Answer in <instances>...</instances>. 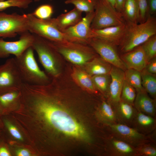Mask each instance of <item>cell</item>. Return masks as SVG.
<instances>
[{
	"instance_id": "6da1fadb",
	"label": "cell",
	"mask_w": 156,
	"mask_h": 156,
	"mask_svg": "<svg viewBox=\"0 0 156 156\" xmlns=\"http://www.w3.org/2000/svg\"><path fill=\"white\" fill-rule=\"evenodd\" d=\"M29 93L33 96L35 105L53 127L71 136L82 138L88 137L82 126L60 107L54 99L47 95L43 86H33Z\"/></svg>"
},
{
	"instance_id": "7a4b0ae2",
	"label": "cell",
	"mask_w": 156,
	"mask_h": 156,
	"mask_svg": "<svg viewBox=\"0 0 156 156\" xmlns=\"http://www.w3.org/2000/svg\"><path fill=\"white\" fill-rule=\"evenodd\" d=\"M139 23L126 22L125 30L118 46L121 53L129 52L142 45L156 34V18L155 16L149 14L144 22Z\"/></svg>"
},
{
	"instance_id": "3957f363",
	"label": "cell",
	"mask_w": 156,
	"mask_h": 156,
	"mask_svg": "<svg viewBox=\"0 0 156 156\" xmlns=\"http://www.w3.org/2000/svg\"><path fill=\"white\" fill-rule=\"evenodd\" d=\"M32 47L20 56L14 58L23 83L33 85L47 84L51 81L49 76L40 68L35 59Z\"/></svg>"
},
{
	"instance_id": "277c9868",
	"label": "cell",
	"mask_w": 156,
	"mask_h": 156,
	"mask_svg": "<svg viewBox=\"0 0 156 156\" xmlns=\"http://www.w3.org/2000/svg\"><path fill=\"white\" fill-rule=\"evenodd\" d=\"M34 35V38L31 47L36 52L39 60L47 75L52 79L59 76L58 59L61 55L51 41Z\"/></svg>"
},
{
	"instance_id": "5b68a950",
	"label": "cell",
	"mask_w": 156,
	"mask_h": 156,
	"mask_svg": "<svg viewBox=\"0 0 156 156\" xmlns=\"http://www.w3.org/2000/svg\"><path fill=\"white\" fill-rule=\"evenodd\" d=\"M51 42L61 56L76 65L84 66L97 55V53L90 46L87 45L88 44L67 40Z\"/></svg>"
},
{
	"instance_id": "8992f818",
	"label": "cell",
	"mask_w": 156,
	"mask_h": 156,
	"mask_svg": "<svg viewBox=\"0 0 156 156\" xmlns=\"http://www.w3.org/2000/svg\"><path fill=\"white\" fill-rule=\"evenodd\" d=\"M91 25L92 29H98L126 23L122 13L106 0H98Z\"/></svg>"
},
{
	"instance_id": "52a82bcc",
	"label": "cell",
	"mask_w": 156,
	"mask_h": 156,
	"mask_svg": "<svg viewBox=\"0 0 156 156\" xmlns=\"http://www.w3.org/2000/svg\"><path fill=\"white\" fill-rule=\"evenodd\" d=\"M28 21L27 14L0 12V37L13 38L28 31Z\"/></svg>"
},
{
	"instance_id": "ba28073f",
	"label": "cell",
	"mask_w": 156,
	"mask_h": 156,
	"mask_svg": "<svg viewBox=\"0 0 156 156\" xmlns=\"http://www.w3.org/2000/svg\"><path fill=\"white\" fill-rule=\"evenodd\" d=\"M28 31L52 42L66 40L63 33L50 20L39 19L32 13L27 14Z\"/></svg>"
},
{
	"instance_id": "9c48e42d",
	"label": "cell",
	"mask_w": 156,
	"mask_h": 156,
	"mask_svg": "<svg viewBox=\"0 0 156 156\" xmlns=\"http://www.w3.org/2000/svg\"><path fill=\"white\" fill-rule=\"evenodd\" d=\"M23 83L14 58L8 59L0 65V94L20 90Z\"/></svg>"
},
{
	"instance_id": "30bf717a",
	"label": "cell",
	"mask_w": 156,
	"mask_h": 156,
	"mask_svg": "<svg viewBox=\"0 0 156 156\" xmlns=\"http://www.w3.org/2000/svg\"><path fill=\"white\" fill-rule=\"evenodd\" d=\"M94 12L86 13L85 17L75 25L63 31L66 40L88 44L90 39L94 37L91 25Z\"/></svg>"
},
{
	"instance_id": "8fae6325",
	"label": "cell",
	"mask_w": 156,
	"mask_h": 156,
	"mask_svg": "<svg viewBox=\"0 0 156 156\" xmlns=\"http://www.w3.org/2000/svg\"><path fill=\"white\" fill-rule=\"evenodd\" d=\"M88 45L100 57L113 66L124 71L127 69L120 57L117 46L106 40L96 37L92 38Z\"/></svg>"
},
{
	"instance_id": "7c38bea8",
	"label": "cell",
	"mask_w": 156,
	"mask_h": 156,
	"mask_svg": "<svg viewBox=\"0 0 156 156\" xmlns=\"http://www.w3.org/2000/svg\"><path fill=\"white\" fill-rule=\"evenodd\" d=\"M34 38V34L27 31L21 34L19 39L15 41H7L0 38V58L10 55L18 57L28 48L31 47Z\"/></svg>"
},
{
	"instance_id": "4fadbf2b",
	"label": "cell",
	"mask_w": 156,
	"mask_h": 156,
	"mask_svg": "<svg viewBox=\"0 0 156 156\" xmlns=\"http://www.w3.org/2000/svg\"><path fill=\"white\" fill-rule=\"evenodd\" d=\"M109 125L115 138L135 148L148 142L145 135L140 133L133 127L122 123Z\"/></svg>"
},
{
	"instance_id": "5bb4252c",
	"label": "cell",
	"mask_w": 156,
	"mask_h": 156,
	"mask_svg": "<svg viewBox=\"0 0 156 156\" xmlns=\"http://www.w3.org/2000/svg\"><path fill=\"white\" fill-rule=\"evenodd\" d=\"M120 57L127 69H131L141 72L145 67L148 62L142 45L123 53Z\"/></svg>"
},
{
	"instance_id": "9a60e30c",
	"label": "cell",
	"mask_w": 156,
	"mask_h": 156,
	"mask_svg": "<svg viewBox=\"0 0 156 156\" xmlns=\"http://www.w3.org/2000/svg\"><path fill=\"white\" fill-rule=\"evenodd\" d=\"M110 75L111 81L107 96L110 103L114 106L121 100V93L125 79L124 71L112 66Z\"/></svg>"
},
{
	"instance_id": "2e32d148",
	"label": "cell",
	"mask_w": 156,
	"mask_h": 156,
	"mask_svg": "<svg viewBox=\"0 0 156 156\" xmlns=\"http://www.w3.org/2000/svg\"><path fill=\"white\" fill-rule=\"evenodd\" d=\"M126 28V23L98 29H92L94 37L99 38L118 46L123 37Z\"/></svg>"
},
{
	"instance_id": "e0dca14e",
	"label": "cell",
	"mask_w": 156,
	"mask_h": 156,
	"mask_svg": "<svg viewBox=\"0 0 156 156\" xmlns=\"http://www.w3.org/2000/svg\"><path fill=\"white\" fill-rule=\"evenodd\" d=\"M82 12L75 8L68 12L62 14L50 20L60 31L66 29L77 24L82 19Z\"/></svg>"
},
{
	"instance_id": "ac0fdd59",
	"label": "cell",
	"mask_w": 156,
	"mask_h": 156,
	"mask_svg": "<svg viewBox=\"0 0 156 156\" xmlns=\"http://www.w3.org/2000/svg\"><path fill=\"white\" fill-rule=\"evenodd\" d=\"M133 105L139 112L153 117L156 113V101L145 90L136 92Z\"/></svg>"
},
{
	"instance_id": "d6986e66",
	"label": "cell",
	"mask_w": 156,
	"mask_h": 156,
	"mask_svg": "<svg viewBox=\"0 0 156 156\" xmlns=\"http://www.w3.org/2000/svg\"><path fill=\"white\" fill-rule=\"evenodd\" d=\"M113 106L117 119L122 124L129 126L132 125L137 112L134 105L120 100Z\"/></svg>"
},
{
	"instance_id": "ffe728a7",
	"label": "cell",
	"mask_w": 156,
	"mask_h": 156,
	"mask_svg": "<svg viewBox=\"0 0 156 156\" xmlns=\"http://www.w3.org/2000/svg\"><path fill=\"white\" fill-rule=\"evenodd\" d=\"M85 71L91 76L110 74L112 65L98 55L84 65Z\"/></svg>"
},
{
	"instance_id": "44dd1931",
	"label": "cell",
	"mask_w": 156,
	"mask_h": 156,
	"mask_svg": "<svg viewBox=\"0 0 156 156\" xmlns=\"http://www.w3.org/2000/svg\"><path fill=\"white\" fill-rule=\"evenodd\" d=\"M108 148L111 155L130 156L136 153L135 147L116 138H110Z\"/></svg>"
},
{
	"instance_id": "7402d4cb",
	"label": "cell",
	"mask_w": 156,
	"mask_h": 156,
	"mask_svg": "<svg viewBox=\"0 0 156 156\" xmlns=\"http://www.w3.org/2000/svg\"><path fill=\"white\" fill-rule=\"evenodd\" d=\"M155 123L153 117L137 111L132 125L140 133L145 135L155 129Z\"/></svg>"
},
{
	"instance_id": "603a6c76",
	"label": "cell",
	"mask_w": 156,
	"mask_h": 156,
	"mask_svg": "<svg viewBox=\"0 0 156 156\" xmlns=\"http://www.w3.org/2000/svg\"><path fill=\"white\" fill-rule=\"evenodd\" d=\"M72 76L74 80L82 87L92 92L95 91L96 89L93 82L92 76L85 70L74 68Z\"/></svg>"
},
{
	"instance_id": "cb8c5ba5",
	"label": "cell",
	"mask_w": 156,
	"mask_h": 156,
	"mask_svg": "<svg viewBox=\"0 0 156 156\" xmlns=\"http://www.w3.org/2000/svg\"><path fill=\"white\" fill-rule=\"evenodd\" d=\"M122 14L126 22L139 23L138 9L136 0H127Z\"/></svg>"
},
{
	"instance_id": "d4e9b609",
	"label": "cell",
	"mask_w": 156,
	"mask_h": 156,
	"mask_svg": "<svg viewBox=\"0 0 156 156\" xmlns=\"http://www.w3.org/2000/svg\"><path fill=\"white\" fill-rule=\"evenodd\" d=\"M141 72L142 86L151 98L156 99V74L150 73L144 69Z\"/></svg>"
},
{
	"instance_id": "484cf974",
	"label": "cell",
	"mask_w": 156,
	"mask_h": 156,
	"mask_svg": "<svg viewBox=\"0 0 156 156\" xmlns=\"http://www.w3.org/2000/svg\"><path fill=\"white\" fill-rule=\"evenodd\" d=\"M125 79L135 90L136 92L145 90L142 83L140 72L131 69L124 71Z\"/></svg>"
},
{
	"instance_id": "4316f807",
	"label": "cell",
	"mask_w": 156,
	"mask_h": 156,
	"mask_svg": "<svg viewBox=\"0 0 156 156\" xmlns=\"http://www.w3.org/2000/svg\"><path fill=\"white\" fill-rule=\"evenodd\" d=\"M21 94V90L9 91L0 94V110H4L18 100Z\"/></svg>"
},
{
	"instance_id": "83f0119b",
	"label": "cell",
	"mask_w": 156,
	"mask_h": 156,
	"mask_svg": "<svg viewBox=\"0 0 156 156\" xmlns=\"http://www.w3.org/2000/svg\"><path fill=\"white\" fill-rule=\"evenodd\" d=\"M98 0H65L66 4H72L82 12H94Z\"/></svg>"
},
{
	"instance_id": "f1b7e54d",
	"label": "cell",
	"mask_w": 156,
	"mask_h": 156,
	"mask_svg": "<svg viewBox=\"0 0 156 156\" xmlns=\"http://www.w3.org/2000/svg\"><path fill=\"white\" fill-rule=\"evenodd\" d=\"M92 78L96 89L107 96L111 81L110 74L95 75L92 76Z\"/></svg>"
},
{
	"instance_id": "f546056e",
	"label": "cell",
	"mask_w": 156,
	"mask_h": 156,
	"mask_svg": "<svg viewBox=\"0 0 156 156\" xmlns=\"http://www.w3.org/2000/svg\"><path fill=\"white\" fill-rule=\"evenodd\" d=\"M99 113L102 118L109 125L116 123L117 119L111 105L105 101L102 103L100 106Z\"/></svg>"
},
{
	"instance_id": "4dcf8cb0",
	"label": "cell",
	"mask_w": 156,
	"mask_h": 156,
	"mask_svg": "<svg viewBox=\"0 0 156 156\" xmlns=\"http://www.w3.org/2000/svg\"><path fill=\"white\" fill-rule=\"evenodd\" d=\"M136 95L135 89L125 79L121 93V100L133 105Z\"/></svg>"
},
{
	"instance_id": "1f68e13d",
	"label": "cell",
	"mask_w": 156,
	"mask_h": 156,
	"mask_svg": "<svg viewBox=\"0 0 156 156\" xmlns=\"http://www.w3.org/2000/svg\"><path fill=\"white\" fill-rule=\"evenodd\" d=\"M142 45L148 62L156 57V34L151 37Z\"/></svg>"
},
{
	"instance_id": "d6a6232c",
	"label": "cell",
	"mask_w": 156,
	"mask_h": 156,
	"mask_svg": "<svg viewBox=\"0 0 156 156\" xmlns=\"http://www.w3.org/2000/svg\"><path fill=\"white\" fill-rule=\"evenodd\" d=\"M32 1L33 0H7L0 1V11L11 7L26 9Z\"/></svg>"
},
{
	"instance_id": "836d02e7",
	"label": "cell",
	"mask_w": 156,
	"mask_h": 156,
	"mask_svg": "<svg viewBox=\"0 0 156 156\" xmlns=\"http://www.w3.org/2000/svg\"><path fill=\"white\" fill-rule=\"evenodd\" d=\"M53 12L52 6L49 4H45L38 6L32 13L39 19L46 20L51 18Z\"/></svg>"
},
{
	"instance_id": "e575fe53",
	"label": "cell",
	"mask_w": 156,
	"mask_h": 156,
	"mask_svg": "<svg viewBox=\"0 0 156 156\" xmlns=\"http://www.w3.org/2000/svg\"><path fill=\"white\" fill-rule=\"evenodd\" d=\"M142 144L135 147V155L144 156H156V149L152 145L146 144Z\"/></svg>"
},
{
	"instance_id": "d590c367",
	"label": "cell",
	"mask_w": 156,
	"mask_h": 156,
	"mask_svg": "<svg viewBox=\"0 0 156 156\" xmlns=\"http://www.w3.org/2000/svg\"><path fill=\"white\" fill-rule=\"evenodd\" d=\"M138 9L139 23H142L146 20L148 13L147 0H136Z\"/></svg>"
},
{
	"instance_id": "8d00e7d4",
	"label": "cell",
	"mask_w": 156,
	"mask_h": 156,
	"mask_svg": "<svg viewBox=\"0 0 156 156\" xmlns=\"http://www.w3.org/2000/svg\"><path fill=\"white\" fill-rule=\"evenodd\" d=\"M4 122L5 127L11 135L17 139L22 140V136L17 129L13 126L5 119H4Z\"/></svg>"
},
{
	"instance_id": "74e56055",
	"label": "cell",
	"mask_w": 156,
	"mask_h": 156,
	"mask_svg": "<svg viewBox=\"0 0 156 156\" xmlns=\"http://www.w3.org/2000/svg\"><path fill=\"white\" fill-rule=\"evenodd\" d=\"M145 69L148 72L153 74H156V57H154L146 64Z\"/></svg>"
},
{
	"instance_id": "f35d334b",
	"label": "cell",
	"mask_w": 156,
	"mask_h": 156,
	"mask_svg": "<svg viewBox=\"0 0 156 156\" xmlns=\"http://www.w3.org/2000/svg\"><path fill=\"white\" fill-rule=\"evenodd\" d=\"M149 14L152 15L156 12V0H147Z\"/></svg>"
},
{
	"instance_id": "ab89813d",
	"label": "cell",
	"mask_w": 156,
	"mask_h": 156,
	"mask_svg": "<svg viewBox=\"0 0 156 156\" xmlns=\"http://www.w3.org/2000/svg\"><path fill=\"white\" fill-rule=\"evenodd\" d=\"M127 0H116L115 8L118 12L122 13Z\"/></svg>"
},
{
	"instance_id": "60d3db41",
	"label": "cell",
	"mask_w": 156,
	"mask_h": 156,
	"mask_svg": "<svg viewBox=\"0 0 156 156\" xmlns=\"http://www.w3.org/2000/svg\"><path fill=\"white\" fill-rule=\"evenodd\" d=\"M17 155L19 156H29L30 155V153L27 150L22 149L18 151Z\"/></svg>"
},
{
	"instance_id": "b9f144b4",
	"label": "cell",
	"mask_w": 156,
	"mask_h": 156,
	"mask_svg": "<svg viewBox=\"0 0 156 156\" xmlns=\"http://www.w3.org/2000/svg\"><path fill=\"white\" fill-rule=\"evenodd\" d=\"M115 9L116 0H106Z\"/></svg>"
},
{
	"instance_id": "7bdbcfd3",
	"label": "cell",
	"mask_w": 156,
	"mask_h": 156,
	"mask_svg": "<svg viewBox=\"0 0 156 156\" xmlns=\"http://www.w3.org/2000/svg\"><path fill=\"white\" fill-rule=\"evenodd\" d=\"M40 0H34V1L35 2L39 1Z\"/></svg>"
},
{
	"instance_id": "ee69618b",
	"label": "cell",
	"mask_w": 156,
	"mask_h": 156,
	"mask_svg": "<svg viewBox=\"0 0 156 156\" xmlns=\"http://www.w3.org/2000/svg\"><path fill=\"white\" fill-rule=\"evenodd\" d=\"M5 1V0H0V1Z\"/></svg>"
},
{
	"instance_id": "f6af8a7d",
	"label": "cell",
	"mask_w": 156,
	"mask_h": 156,
	"mask_svg": "<svg viewBox=\"0 0 156 156\" xmlns=\"http://www.w3.org/2000/svg\"></svg>"
}]
</instances>
